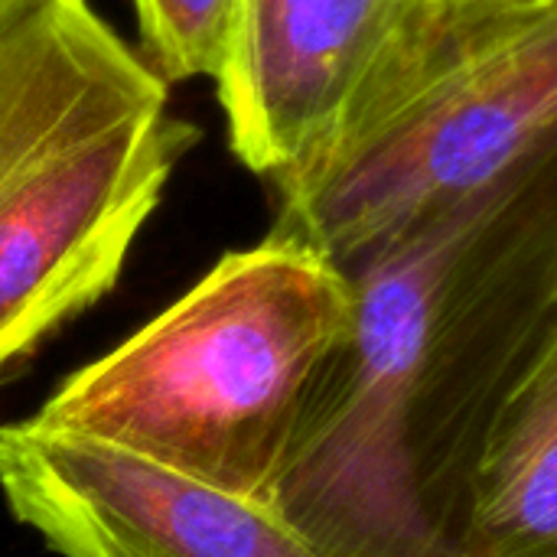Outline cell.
I'll list each match as a JSON object with an SVG mask.
<instances>
[{
	"label": "cell",
	"instance_id": "cell-6",
	"mask_svg": "<svg viewBox=\"0 0 557 557\" xmlns=\"http://www.w3.org/2000/svg\"><path fill=\"white\" fill-rule=\"evenodd\" d=\"M418 0H242L215 82L228 147L258 176L304 163Z\"/></svg>",
	"mask_w": 557,
	"mask_h": 557
},
{
	"label": "cell",
	"instance_id": "cell-1",
	"mask_svg": "<svg viewBox=\"0 0 557 557\" xmlns=\"http://www.w3.org/2000/svg\"><path fill=\"white\" fill-rule=\"evenodd\" d=\"M343 274L346 339L264 506L323 557H457L486 431L557 333V140Z\"/></svg>",
	"mask_w": 557,
	"mask_h": 557
},
{
	"label": "cell",
	"instance_id": "cell-9",
	"mask_svg": "<svg viewBox=\"0 0 557 557\" xmlns=\"http://www.w3.org/2000/svg\"><path fill=\"white\" fill-rule=\"evenodd\" d=\"M20 3H26V0H0V20H3V16H7L10 10H16Z\"/></svg>",
	"mask_w": 557,
	"mask_h": 557
},
{
	"label": "cell",
	"instance_id": "cell-8",
	"mask_svg": "<svg viewBox=\"0 0 557 557\" xmlns=\"http://www.w3.org/2000/svg\"><path fill=\"white\" fill-rule=\"evenodd\" d=\"M140 55L166 85L219 82L232 52L242 0H131Z\"/></svg>",
	"mask_w": 557,
	"mask_h": 557
},
{
	"label": "cell",
	"instance_id": "cell-4",
	"mask_svg": "<svg viewBox=\"0 0 557 557\" xmlns=\"http://www.w3.org/2000/svg\"><path fill=\"white\" fill-rule=\"evenodd\" d=\"M349 317V277L268 235L72 372L33 421L268 503Z\"/></svg>",
	"mask_w": 557,
	"mask_h": 557
},
{
	"label": "cell",
	"instance_id": "cell-3",
	"mask_svg": "<svg viewBox=\"0 0 557 557\" xmlns=\"http://www.w3.org/2000/svg\"><path fill=\"white\" fill-rule=\"evenodd\" d=\"M557 140V0H418L330 137L274 176L268 235L339 271Z\"/></svg>",
	"mask_w": 557,
	"mask_h": 557
},
{
	"label": "cell",
	"instance_id": "cell-5",
	"mask_svg": "<svg viewBox=\"0 0 557 557\" xmlns=\"http://www.w3.org/2000/svg\"><path fill=\"white\" fill-rule=\"evenodd\" d=\"M0 493L62 557H323L264 503L33 418L0 428Z\"/></svg>",
	"mask_w": 557,
	"mask_h": 557
},
{
	"label": "cell",
	"instance_id": "cell-2",
	"mask_svg": "<svg viewBox=\"0 0 557 557\" xmlns=\"http://www.w3.org/2000/svg\"><path fill=\"white\" fill-rule=\"evenodd\" d=\"M199 137L91 0L0 20V382L114 290Z\"/></svg>",
	"mask_w": 557,
	"mask_h": 557
},
{
	"label": "cell",
	"instance_id": "cell-7",
	"mask_svg": "<svg viewBox=\"0 0 557 557\" xmlns=\"http://www.w3.org/2000/svg\"><path fill=\"white\" fill-rule=\"evenodd\" d=\"M457 557H557V333L486 431Z\"/></svg>",
	"mask_w": 557,
	"mask_h": 557
}]
</instances>
